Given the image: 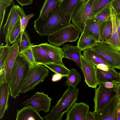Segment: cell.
Masks as SVG:
<instances>
[{"instance_id":"cell-1","label":"cell","mask_w":120,"mask_h":120,"mask_svg":"<svg viewBox=\"0 0 120 120\" xmlns=\"http://www.w3.org/2000/svg\"><path fill=\"white\" fill-rule=\"evenodd\" d=\"M72 14L62 16L58 8L49 16L45 18L39 17L34 21L35 31L40 36H49L53 33L71 24Z\"/></svg>"},{"instance_id":"cell-2","label":"cell","mask_w":120,"mask_h":120,"mask_svg":"<svg viewBox=\"0 0 120 120\" xmlns=\"http://www.w3.org/2000/svg\"><path fill=\"white\" fill-rule=\"evenodd\" d=\"M25 58L18 54L11 71L9 81L7 83L10 94L15 98L19 96L20 89L30 68Z\"/></svg>"},{"instance_id":"cell-3","label":"cell","mask_w":120,"mask_h":120,"mask_svg":"<svg viewBox=\"0 0 120 120\" xmlns=\"http://www.w3.org/2000/svg\"><path fill=\"white\" fill-rule=\"evenodd\" d=\"M79 92V88L68 87L50 112L43 118L46 120H61L64 114L76 102Z\"/></svg>"},{"instance_id":"cell-4","label":"cell","mask_w":120,"mask_h":120,"mask_svg":"<svg viewBox=\"0 0 120 120\" xmlns=\"http://www.w3.org/2000/svg\"><path fill=\"white\" fill-rule=\"evenodd\" d=\"M94 0H81L72 14L71 22L81 33L83 32L87 21L95 18L93 10Z\"/></svg>"},{"instance_id":"cell-5","label":"cell","mask_w":120,"mask_h":120,"mask_svg":"<svg viewBox=\"0 0 120 120\" xmlns=\"http://www.w3.org/2000/svg\"><path fill=\"white\" fill-rule=\"evenodd\" d=\"M49 73V70L44 65L36 64L30 67L21 86L20 93H24L34 89L36 86L43 81Z\"/></svg>"},{"instance_id":"cell-6","label":"cell","mask_w":120,"mask_h":120,"mask_svg":"<svg viewBox=\"0 0 120 120\" xmlns=\"http://www.w3.org/2000/svg\"><path fill=\"white\" fill-rule=\"evenodd\" d=\"M112 67L120 70V51L107 42L97 41L91 48Z\"/></svg>"},{"instance_id":"cell-7","label":"cell","mask_w":120,"mask_h":120,"mask_svg":"<svg viewBox=\"0 0 120 120\" xmlns=\"http://www.w3.org/2000/svg\"><path fill=\"white\" fill-rule=\"evenodd\" d=\"M80 32L78 28L71 23L48 36V41L52 44L60 46L66 42L76 41Z\"/></svg>"},{"instance_id":"cell-8","label":"cell","mask_w":120,"mask_h":120,"mask_svg":"<svg viewBox=\"0 0 120 120\" xmlns=\"http://www.w3.org/2000/svg\"><path fill=\"white\" fill-rule=\"evenodd\" d=\"M119 98L116 96L102 108L92 112L94 120H117Z\"/></svg>"},{"instance_id":"cell-9","label":"cell","mask_w":120,"mask_h":120,"mask_svg":"<svg viewBox=\"0 0 120 120\" xmlns=\"http://www.w3.org/2000/svg\"><path fill=\"white\" fill-rule=\"evenodd\" d=\"M52 99L48 96V94L43 92H36L29 99L22 103L23 105L31 107L39 112L41 110L44 111L45 113L50 111L51 101Z\"/></svg>"},{"instance_id":"cell-10","label":"cell","mask_w":120,"mask_h":120,"mask_svg":"<svg viewBox=\"0 0 120 120\" xmlns=\"http://www.w3.org/2000/svg\"><path fill=\"white\" fill-rule=\"evenodd\" d=\"M116 96V94L115 87L107 89L101 84H99L98 87L95 89L94 99L95 110L102 108Z\"/></svg>"},{"instance_id":"cell-11","label":"cell","mask_w":120,"mask_h":120,"mask_svg":"<svg viewBox=\"0 0 120 120\" xmlns=\"http://www.w3.org/2000/svg\"><path fill=\"white\" fill-rule=\"evenodd\" d=\"M23 10L19 6L13 5L8 15L6 22L3 28V34L5 35V42L9 41L10 34L13 29L22 18Z\"/></svg>"},{"instance_id":"cell-12","label":"cell","mask_w":120,"mask_h":120,"mask_svg":"<svg viewBox=\"0 0 120 120\" xmlns=\"http://www.w3.org/2000/svg\"><path fill=\"white\" fill-rule=\"evenodd\" d=\"M81 70L85 78V81L89 87L96 88L98 83L96 74L95 66L87 61L80 53Z\"/></svg>"},{"instance_id":"cell-13","label":"cell","mask_w":120,"mask_h":120,"mask_svg":"<svg viewBox=\"0 0 120 120\" xmlns=\"http://www.w3.org/2000/svg\"><path fill=\"white\" fill-rule=\"evenodd\" d=\"M19 46L17 42L9 46L4 63V83H7L9 81L12 68L19 51Z\"/></svg>"},{"instance_id":"cell-14","label":"cell","mask_w":120,"mask_h":120,"mask_svg":"<svg viewBox=\"0 0 120 120\" xmlns=\"http://www.w3.org/2000/svg\"><path fill=\"white\" fill-rule=\"evenodd\" d=\"M89 106L87 104L81 102H75L67 113L66 120H86Z\"/></svg>"},{"instance_id":"cell-15","label":"cell","mask_w":120,"mask_h":120,"mask_svg":"<svg viewBox=\"0 0 120 120\" xmlns=\"http://www.w3.org/2000/svg\"><path fill=\"white\" fill-rule=\"evenodd\" d=\"M97 80L99 84L107 82L120 83V73L115 68L110 67L107 71H104L97 68L95 66Z\"/></svg>"},{"instance_id":"cell-16","label":"cell","mask_w":120,"mask_h":120,"mask_svg":"<svg viewBox=\"0 0 120 120\" xmlns=\"http://www.w3.org/2000/svg\"><path fill=\"white\" fill-rule=\"evenodd\" d=\"M39 45L46 51L51 59L52 63L64 64L62 59L64 57V53L62 48L46 43Z\"/></svg>"},{"instance_id":"cell-17","label":"cell","mask_w":120,"mask_h":120,"mask_svg":"<svg viewBox=\"0 0 120 120\" xmlns=\"http://www.w3.org/2000/svg\"><path fill=\"white\" fill-rule=\"evenodd\" d=\"M16 120H43L39 115V112L28 106L17 110Z\"/></svg>"},{"instance_id":"cell-18","label":"cell","mask_w":120,"mask_h":120,"mask_svg":"<svg viewBox=\"0 0 120 120\" xmlns=\"http://www.w3.org/2000/svg\"><path fill=\"white\" fill-rule=\"evenodd\" d=\"M62 49L64 53V58L69 59L75 62L81 69L80 53L81 51L77 46L69 44L63 45Z\"/></svg>"},{"instance_id":"cell-19","label":"cell","mask_w":120,"mask_h":120,"mask_svg":"<svg viewBox=\"0 0 120 120\" xmlns=\"http://www.w3.org/2000/svg\"><path fill=\"white\" fill-rule=\"evenodd\" d=\"M32 49L35 61L37 64H44L52 63L46 51L39 45H33Z\"/></svg>"},{"instance_id":"cell-20","label":"cell","mask_w":120,"mask_h":120,"mask_svg":"<svg viewBox=\"0 0 120 120\" xmlns=\"http://www.w3.org/2000/svg\"><path fill=\"white\" fill-rule=\"evenodd\" d=\"M9 89L7 83L0 84V119L4 117L8 107Z\"/></svg>"},{"instance_id":"cell-21","label":"cell","mask_w":120,"mask_h":120,"mask_svg":"<svg viewBox=\"0 0 120 120\" xmlns=\"http://www.w3.org/2000/svg\"><path fill=\"white\" fill-rule=\"evenodd\" d=\"M102 21L96 18L88 20L85 26L83 32L93 36L99 41L100 27Z\"/></svg>"},{"instance_id":"cell-22","label":"cell","mask_w":120,"mask_h":120,"mask_svg":"<svg viewBox=\"0 0 120 120\" xmlns=\"http://www.w3.org/2000/svg\"><path fill=\"white\" fill-rule=\"evenodd\" d=\"M112 30L111 17L108 20L102 21L100 27L99 41L108 42L111 39Z\"/></svg>"},{"instance_id":"cell-23","label":"cell","mask_w":120,"mask_h":120,"mask_svg":"<svg viewBox=\"0 0 120 120\" xmlns=\"http://www.w3.org/2000/svg\"><path fill=\"white\" fill-rule=\"evenodd\" d=\"M81 0H61L58 8L63 16L72 14L76 7Z\"/></svg>"},{"instance_id":"cell-24","label":"cell","mask_w":120,"mask_h":120,"mask_svg":"<svg viewBox=\"0 0 120 120\" xmlns=\"http://www.w3.org/2000/svg\"><path fill=\"white\" fill-rule=\"evenodd\" d=\"M61 0H45L39 17L45 18L49 16L58 8Z\"/></svg>"},{"instance_id":"cell-25","label":"cell","mask_w":120,"mask_h":120,"mask_svg":"<svg viewBox=\"0 0 120 120\" xmlns=\"http://www.w3.org/2000/svg\"><path fill=\"white\" fill-rule=\"evenodd\" d=\"M97 41L92 35L83 32L77 43V46L81 51L91 48Z\"/></svg>"},{"instance_id":"cell-26","label":"cell","mask_w":120,"mask_h":120,"mask_svg":"<svg viewBox=\"0 0 120 120\" xmlns=\"http://www.w3.org/2000/svg\"><path fill=\"white\" fill-rule=\"evenodd\" d=\"M83 51V56L84 57L95 66L102 64L108 67H112L109 63L100 57L91 48L87 49Z\"/></svg>"},{"instance_id":"cell-27","label":"cell","mask_w":120,"mask_h":120,"mask_svg":"<svg viewBox=\"0 0 120 120\" xmlns=\"http://www.w3.org/2000/svg\"><path fill=\"white\" fill-rule=\"evenodd\" d=\"M112 30V37L108 42L113 47L120 51V41L117 30L114 10L111 6Z\"/></svg>"},{"instance_id":"cell-28","label":"cell","mask_w":120,"mask_h":120,"mask_svg":"<svg viewBox=\"0 0 120 120\" xmlns=\"http://www.w3.org/2000/svg\"><path fill=\"white\" fill-rule=\"evenodd\" d=\"M66 77L67 80L65 83V85L75 89L81 81L82 76L76 70L73 68Z\"/></svg>"},{"instance_id":"cell-29","label":"cell","mask_w":120,"mask_h":120,"mask_svg":"<svg viewBox=\"0 0 120 120\" xmlns=\"http://www.w3.org/2000/svg\"><path fill=\"white\" fill-rule=\"evenodd\" d=\"M43 65L55 73L61 75L63 77H66L70 72V70L66 67L64 64L52 63Z\"/></svg>"},{"instance_id":"cell-30","label":"cell","mask_w":120,"mask_h":120,"mask_svg":"<svg viewBox=\"0 0 120 120\" xmlns=\"http://www.w3.org/2000/svg\"><path fill=\"white\" fill-rule=\"evenodd\" d=\"M9 41L5 45L0 46V80H3L4 78V67L5 61L9 45Z\"/></svg>"},{"instance_id":"cell-31","label":"cell","mask_w":120,"mask_h":120,"mask_svg":"<svg viewBox=\"0 0 120 120\" xmlns=\"http://www.w3.org/2000/svg\"><path fill=\"white\" fill-rule=\"evenodd\" d=\"M112 0H95L93 5L94 13L96 15L103 9L111 5Z\"/></svg>"},{"instance_id":"cell-32","label":"cell","mask_w":120,"mask_h":120,"mask_svg":"<svg viewBox=\"0 0 120 120\" xmlns=\"http://www.w3.org/2000/svg\"><path fill=\"white\" fill-rule=\"evenodd\" d=\"M34 15V14H30L28 15H26L24 12L23 16L21 18L20 21L21 32L15 42H19L21 40L23 34L25 30L28 22L29 19Z\"/></svg>"},{"instance_id":"cell-33","label":"cell","mask_w":120,"mask_h":120,"mask_svg":"<svg viewBox=\"0 0 120 120\" xmlns=\"http://www.w3.org/2000/svg\"><path fill=\"white\" fill-rule=\"evenodd\" d=\"M32 46L24 50L19 51V53L20 55L23 56L25 58L28 62L30 67L37 64L34 60Z\"/></svg>"},{"instance_id":"cell-34","label":"cell","mask_w":120,"mask_h":120,"mask_svg":"<svg viewBox=\"0 0 120 120\" xmlns=\"http://www.w3.org/2000/svg\"><path fill=\"white\" fill-rule=\"evenodd\" d=\"M111 5L106 7L95 15V18L102 21H105L111 18Z\"/></svg>"},{"instance_id":"cell-35","label":"cell","mask_w":120,"mask_h":120,"mask_svg":"<svg viewBox=\"0 0 120 120\" xmlns=\"http://www.w3.org/2000/svg\"><path fill=\"white\" fill-rule=\"evenodd\" d=\"M20 43L19 49L20 51L24 50L32 46L34 43H31L30 38L28 33L25 30L24 32Z\"/></svg>"},{"instance_id":"cell-36","label":"cell","mask_w":120,"mask_h":120,"mask_svg":"<svg viewBox=\"0 0 120 120\" xmlns=\"http://www.w3.org/2000/svg\"><path fill=\"white\" fill-rule=\"evenodd\" d=\"M13 0H0V29H1L6 8L11 5Z\"/></svg>"},{"instance_id":"cell-37","label":"cell","mask_w":120,"mask_h":120,"mask_svg":"<svg viewBox=\"0 0 120 120\" xmlns=\"http://www.w3.org/2000/svg\"><path fill=\"white\" fill-rule=\"evenodd\" d=\"M20 20L16 24L12 30L9 38L10 44L15 42L21 32Z\"/></svg>"},{"instance_id":"cell-38","label":"cell","mask_w":120,"mask_h":120,"mask_svg":"<svg viewBox=\"0 0 120 120\" xmlns=\"http://www.w3.org/2000/svg\"><path fill=\"white\" fill-rule=\"evenodd\" d=\"M111 6L115 12L120 16V0H112Z\"/></svg>"},{"instance_id":"cell-39","label":"cell","mask_w":120,"mask_h":120,"mask_svg":"<svg viewBox=\"0 0 120 120\" xmlns=\"http://www.w3.org/2000/svg\"><path fill=\"white\" fill-rule=\"evenodd\" d=\"M100 84L107 88L111 89L115 87L119 83L112 82H107Z\"/></svg>"},{"instance_id":"cell-40","label":"cell","mask_w":120,"mask_h":120,"mask_svg":"<svg viewBox=\"0 0 120 120\" xmlns=\"http://www.w3.org/2000/svg\"><path fill=\"white\" fill-rule=\"evenodd\" d=\"M116 25L120 41V16L115 12Z\"/></svg>"},{"instance_id":"cell-41","label":"cell","mask_w":120,"mask_h":120,"mask_svg":"<svg viewBox=\"0 0 120 120\" xmlns=\"http://www.w3.org/2000/svg\"><path fill=\"white\" fill-rule=\"evenodd\" d=\"M22 6L31 4L33 0H16Z\"/></svg>"},{"instance_id":"cell-42","label":"cell","mask_w":120,"mask_h":120,"mask_svg":"<svg viewBox=\"0 0 120 120\" xmlns=\"http://www.w3.org/2000/svg\"><path fill=\"white\" fill-rule=\"evenodd\" d=\"M63 77L61 75L55 73L52 75V80L53 82H56L60 80Z\"/></svg>"},{"instance_id":"cell-43","label":"cell","mask_w":120,"mask_h":120,"mask_svg":"<svg viewBox=\"0 0 120 120\" xmlns=\"http://www.w3.org/2000/svg\"><path fill=\"white\" fill-rule=\"evenodd\" d=\"M95 66L98 68L104 71H108L109 68L111 67H108L106 65L102 64H98Z\"/></svg>"},{"instance_id":"cell-44","label":"cell","mask_w":120,"mask_h":120,"mask_svg":"<svg viewBox=\"0 0 120 120\" xmlns=\"http://www.w3.org/2000/svg\"><path fill=\"white\" fill-rule=\"evenodd\" d=\"M86 120H94L92 112L88 111L86 115Z\"/></svg>"},{"instance_id":"cell-45","label":"cell","mask_w":120,"mask_h":120,"mask_svg":"<svg viewBox=\"0 0 120 120\" xmlns=\"http://www.w3.org/2000/svg\"><path fill=\"white\" fill-rule=\"evenodd\" d=\"M117 120H120V101L119 98L117 108Z\"/></svg>"},{"instance_id":"cell-46","label":"cell","mask_w":120,"mask_h":120,"mask_svg":"<svg viewBox=\"0 0 120 120\" xmlns=\"http://www.w3.org/2000/svg\"><path fill=\"white\" fill-rule=\"evenodd\" d=\"M116 95L120 98V83L115 87Z\"/></svg>"},{"instance_id":"cell-47","label":"cell","mask_w":120,"mask_h":120,"mask_svg":"<svg viewBox=\"0 0 120 120\" xmlns=\"http://www.w3.org/2000/svg\"></svg>"},{"instance_id":"cell-48","label":"cell","mask_w":120,"mask_h":120,"mask_svg":"<svg viewBox=\"0 0 120 120\" xmlns=\"http://www.w3.org/2000/svg\"></svg>"}]
</instances>
